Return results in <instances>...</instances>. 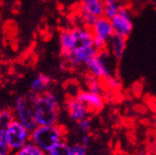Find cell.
I'll return each instance as SVG.
<instances>
[{
  "instance_id": "cell-8",
  "label": "cell",
  "mask_w": 156,
  "mask_h": 155,
  "mask_svg": "<svg viewBox=\"0 0 156 155\" xmlns=\"http://www.w3.org/2000/svg\"><path fill=\"white\" fill-rule=\"evenodd\" d=\"M13 120L12 111L11 110L0 111V155H10V150L8 148L7 132L8 128Z\"/></svg>"
},
{
  "instance_id": "cell-24",
  "label": "cell",
  "mask_w": 156,
  "mask_h": 155,
  "mask_svg": "<svg viewBox=\"0 0 156 155\" xmlns=\"http://www.w3.org/2000/svg\"><path fill=\"white\" fill-rule=\"evenodd\" d=\"M11 155H17V154H16V153H12Z\"/></svg>"
},
{
  "instance_id": "cell-5",
  "label": "cell",
  "mask_w": 156,
  "mask_h": 155,
  "mask_svg": "<svg viewBox=\"0 0 156 155\" xmlns=\"http://www.w3.org/2000/svg\"><path fill=\"white\" fill-rule=\"evenodd\" d=\"M7 141L10 152L17 153L30 142V131L13 119L8 128Z\"/></svg>"
},
{
  "instance_id": "cell-13",
  "label": "cell",
  "mask_w": 156,
  "mask_h": 155,
  "mask_svg": "<svg viewBox=\"0 0 156 155\" xmlns=\"http://www.w3.org/2000/svg\"><path fill=\"white\" fill-rule=\"evenodd\" d=\"M107 47L110 50L108 51L110 52L116 60H120L124 55L125 51H126L127 42L125 38L119 35L113 34L110 38V40L108 41Z\"/></svg>"
},
{
  "instance_id": "cell-1",
  "label": "cell",
  "mask_w": 156,
  "mask_h": 155,
  "mask_svg": "<svg viewBox=\"0 0 156 155\" xmlns=\"http://www.w3.org/2000/svg\"><path fill=\"white\" fill-rule=\"evenodd\" d=\"M34 107L36 126H51L58 124L59 101L54 92L48 90L41 94H30Z\"/></svg>"
},
{
  "instance_id": "cell-23",
  "label": "cell",
  "mask_w": 156,
  "mask_h": 155,
  "mask_svg": "<svg viewBox=\"0 0 156 155\" xmlns=\"http://www.w3.org/2000/svg\"><path fill=\"white\" fill-rule=\"evenodd\" d=\"M104 5L108 4H113V3H118V0H102Z\"/></svg>"
},
{
  "instance_id": "cell-14",
  "label": "cell",
  "mask_w": 156,
  "mask_h": 155,
  "mask_svg": "<svg viewBox=\"0 0 156 155\" xmlns=\"http://www.w3.org/2000/svg\"><path fill=\"white\" fill-rule=\"evenodd\" d=\"M81 13H90L96 17H102L104 13V3L102 0H81Z\"/></svg>"
},
{
  "instance_id": "cell-2",
  "label": "cell",
  "mask_w": 156,
  "mask_h": 155,
  "mask_svg": "<svg viewBox=\"0 0 156 155\" xmlns=\"http://www.w3.org/2000/svg\"><path fill=\"white\" fill-rule=\"evenodd\" d=\"M61 55L71 52L80 47L93 46L91 30L86 28L76 27L71 30H63L59 34Z\"/></svg>"
},
{
  "instance_id": "cell-19",
  "label": "cell",
  "mask_w": 156,
  "mask_h": 155,
  "mask_svg": "<svg viewBox=\"0 0 156 155\" xmlns=\"http://www.w3.org/2000/svg\"><path fill=\"white\" fill-rule=\"evenodd\" d=\"M106 81V84H107V87H108L111 90H118L121 86V83H120V80L118 78H116L113 75L108 77V78L105 79Z\"/></svg>"
},
{
  "instance_id": "cell-17",
  "label": "cell",
  "mask_w": 156,
  "mask_h": 155,
  "mask_svg": "<svg viewBox=\"0 0 156 155\" xmlns=\"http://www.w3.org/2000/svg\"><path fill=\"white\" fill-rule=\"evenodd\" d=\"M16 154L17 155H47V152L40 150L32 142H30Z\"/></svg>"
},
{
  "instance_id": "cell-12",
  "label": "cell",
  "mask_w": 156,
  "mask_h": 155,
  "mask_svg": "<svg viewBox=\"0 0 156 155\" xmlns=\"http://www.w3.org/2000/svg\"><path fill=\"white\" fill-rule=\"evenodd\" d=\"M51 84L52 79L51 76L44 73H39L36 76H34L30 83V93L36 95L48 91L51 86Z\"/></svg>"
},
{
  "instance_id": "cell-9",
  "label": "cell",
  "mask_w": 156,
  "mask_h": 155,
  "mask_svg": "<svg viewBox=\"0 0 156 155\" xmlns=\"http://www.w3.org/2000/svg\"><path fill=\"white\" fill-rule=\"evenodd\" d=\"M65 107L69 117L73 121L79 123L80 121L88 118L90 111L89 108L77 98H69L65 103Z\"/></svg>"
},
{
  "instance_id": "cell-16",
  "label": "cell",
  "mask_w": 156,
  "mask_h": 155,
  "mask_svg": "<svg viewBox=\"0 0 156 155\" xmlns=\"http://www.w3.org/2000/svg\"><path fill=\"white\" fill-rule=\"evenodd\" d=\"M86 85H87L89 91L99 94V95L102 94L103 89H102V86H101L99 79L95 78V77H93L91 75H89L87 76V79H86Z\"/></svg>"
},
{
  "instance_id": "cell-11",
  "label": "cell",
  "mask_w": 156,
  "mask_h": 155,
  "mask_svg": "<svg viewBox=\"0 0 156 155\" xmlns=\"http://www.w3.org/2000/svg\"><path fill=\"white\" fill-rule=\"evenodd\" d=\"M76 98L87 107L89 111H98L104 107V100L102 96L89 90H81Z\"/></svg>"
},
{
  "instance_id": "cell-6",
  "label": "cell",
  "mask_w": 156,
  "mask_h": 155,
  "mask_svg": "<svg viewBox=\"0 0 156 155\" xmlns=\"http://www.w3.org/2000/svg\"><path fill=\"white\" fill-rule=\"evenodd\" d=\"M111 57V53L108 51L104 50L99 51L95 56L91 57L87 63L88 71L90 75L95 77L97 79H106L112 76V72L108 66V59Z\"/></svg>"
},
{
  "instance_id": "cell-3",
  "label": "cell",
  "mask_w": 156,
  "mask_h": 155,
  "mask_svg": "<svg viewBox=\"0 0 156 155\" xmlns=\"http://www.w3.org/2000/svg\"><path fill=\"white\" fill-rule=\"evenodd\" d=\"M65 129L59 124L51 126H37L30 132V142L45 152L54 145L65 140Z\"/></svg>"
},
{
  "instance_id": "cell-21",
  "label": "cell",
  "mask_w": 156,
  "mask_h": 155,
  "mask_svg": "<svg viewBox=\"0 0 156 155\" xmlns=\"http://www.w3.org/2000/svg\"><path fill=\"white\" fill-rule=\"evenodd\" d=\"M78 127H79V129L83 131V132L87 133L91 129V122L89 118H86L78 123Z\"/></svg>"
},
{
  "instance_id": "cell-22",
  "label": "cell",
  "mask_w": 156,
  "mask_h": 155,
  "mask_svg": "<svg viewBox=\"0 0 156 155\" xmlns=\"http://www.w3.org/2000/svg\"><path fill=\"white\" fill-rule=\"evenodd\" d=\"M90 136L88 134H85L83 137H82V141H81V145L84 146L85 149H88L89 146H90Z\"/></svg>"
},
{
  "instance_id": "cell-7",
  "label": "cell",
  "mask_w": 156,
  "mask_h": 155,
  "mask_svg": "<svg viewBox=\"0 0 156 155\" xmlns=\"http://www.w3.org/2000/svg\"><path fill=\"white\" fill-rule=\"evenodd\" d=\"M111 23L113 29V33L125 39H127L133 30V23L130 17V13L125 7L120 8L118 14L111 19Z\"/></svg>"
},
{
  "instance_id": "cell-10",
  "label": "cell",
  "mask_w": 156,
  "mask_h": 155,
  "mask_svg": "<svg viewBox=\"0 0 156 155\" xmlns=\"http://www.w3.org/2000/svg\"><path fill=\"white\" fill-rule=\"evenodd\" d=\"M91 33L93 38H97V39L103 40L107 43L110 40V38L114 34L111 20L104 16L99 17L97 19L95 24L91 28Z\"/></svg>"
},
{
  "instance_id": "cell-18",
  "label": "cell",
  "mask_w": 156,
  "mask_h": 155,
  "mask_svg": "<svg viewBox=\"0 0 156 155\" xmlns=\"http://www.w3.org/2000/svg\"><path fill=\"white\" fill-rule=\"evenodd\" d=\"M121 6L118 3H113V4H108L104 5V13L103 16L108 18V19H112L114 16H116L119 12Z\"/></svg>"
},
{
  "instance_id": "cell-20",
  "label": "cell",
  "mask_w": 156,
  "mask_h": 155,
  "mask_svg": "<svg viewBox=\"0 0 156 155\" xmlns=\"http://www.w3.org/2000/svg\"><path fill=\"white\" fill-rule=\"evenodd\" d=\"M81 14H82V17H83V20L85 22L86 26L90 28H92L98 19V17H96L95 15H92L90 13H81Z\"/></svg>"
},
{
  "instance_id": "cell-4",
  "label": "cell",
  "mask_w": 156,
  "mask_h": 155,
  "mask_svg": "<svg viewBox=\"0 0 156 155\" xmlns=\"http://www.w3.org/2000/svg\"><path fill=\"white\" fill-rule=\"evenodd\" d=\"M12 111L13 119L19 122L22 126H24L30 132L37 127L34 119L32 100H30V95L18 96L15 100L13 110Z\"/></svg>"
},
{
  "instance_id": "cell-15",
  "label": "cell",
  "mask_w": 156,
  "mask_h": 155,
  "mask_svg": "<svg viewBox=\"0 0 156 155\" xmlns=\"http://www.w3.org/2000/svg\"><path fill=\"white\" fill-rule=\"evenodd\" d=\"M69 152H71V146L63 140L54 145L47 151V155H69Z\"/></svg>"
}]
</instances>
